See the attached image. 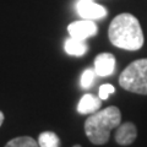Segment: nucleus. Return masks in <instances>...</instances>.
Masks as SVG:
<instances>
[{"label": "nucleus", "instance_id": "obj_12", "mask_svg": "<svg viewBox=\"0 0 147 147\" xmlns=\"http://www.w3.org/2000/svg\"><path fill=\"white\" fill-rule=\"evenodd\" d=\"M94 79H96V71L92 70V69H87L81 76V86L84 88H90L93 85Z\"/></svg>", "mask_w": 147, "mask_h": 147}, {"label": "nucleus", "instance_id": "obj_7", "mask_svg": "<svg viewBox=\"0 0 147 147\" xmlns=\"http://www.w3.org/2000/svg\"><path fill=\"white\" fill-rule=\"evenodd\" d=\"M115 70V57L112 53H100L94 59V71L98 76H110Z\"/></svg>", "mask_w": 147, "mask_h": 147}, {"label": "nucleus", "instance_id": "obj_8", "mask_svg": "<svg viewBox=\"0 0 147 147\" xmlns=\"http://www.w3.org/2000/svg\"><path fill=\"white\" fill-rule=\"evenodd\" d=\"M100 105H102V99L99 97L86 93L81 97L77 104V112L80 114H93L100 109Z\"/></svg>", "mask_w": 147, "mask_h": 147}, {"label": "nucleus", "instance_id": "obj_14", "mask_svg": "<svg viewBox=\"0 0 147 147\" xmlns=\"http://www.w3.org/2000/svg\"><path fill=\"white\" fill-rule=\"evenodd\" d=\"M4 119H5V117H4V113L0 110V126L3 125V123H4Z\"/></svg>", "mask_w": 147, "mask_h": 147}, {"label": "nucleus", "instance_id": "obj_2", "mask_svg": "<svg viewBox=\"0 0 147 147\" xmlns=\"http://www.w3.org/2000/svg\"><path fill=\"white\" fill-rule=\"evenodd\" d=\"M120 109L115 105H109L90 114L85 121V134L93 145H105L110 139V131L120 125Z\"/></svg>", "mask_w": 147, "mask_h": 147}, {"label": "nucleus", "instance_id": "obj_10", "mask_svg": "<svg viewBox=\"0 0 147 147\" xmlns=\"http://www.w3.org/2000/svg\"><path fill=\"white\" fill-rule=\"evenodd\" d=\"M39 147H60V139L53 131H43L38 136Z\"/></svg>", "mask_w": 147, "mask_h": 147}, {"label": "nucleus", "instance_id": "obj_13", "mask_svg": "<svg viewBox=\"0 0 147 147\" xmlns=\"http://www.w3.org/2000/svg\"><path fill=\"white\" fill-rule=\"evenodd\" d=\"M115 92V87H114L113 85H110V84H104L99 87V94H98V97L104 100V99H108V97L112 93H114Z\"/></svg>", "mask_w": 147, "mask_h": 147}, {"label": "nucleus", "instance_id": "obj_9", "mask_svg": "<svg viewBox=\"0 0 147 147\" xmlns=\"http://www.w3.org/2000/svg\"><path fill=\"white\" fill-rule=\"evenodd\" d=\"M65 52L69 55H74V57H82L87 50H88V45H87L84 40L76 39V38H69L65 40Z\"/></svg>", "mask_w": 147, "mask_h": 147}, {"label": "nucleus", "instance_id": "obj_4", "mask_svg": "<svg viewBox=\"0 0 147 147\" xmlns=\"http://www.w3.org/2000/svg\"><path fill=\"white\" fill-rule=\"evenodd\" d=\"M67 32L70 33L72 38L85 40L90 37H93L97 34L98 27L93 22V20H81V21H74L67 26Z\"/></svg>", "mask_w": 147, "mask_h": 147}, {"label": "nucleus", "instance_id": "obj_6", "mask_svg": "<svg viewBox=\"0 0 147 147\" xmlns=\"http://www.w3.org/2000/svg\"><path fill=\"white\" fill-rule=\"evenodd\" d=\"M137 139V129L136 125L131 121H126L117 127L114 140L120 146H129Z\"/></svg>", "mask_w": 147, "mask_h": 147}, {"label": "nucleus", "instance_id": "obj_3", "mask_svg": "<svg viewBox=\"0 0 147 147\" xmlns=\"http://www.w3.org/2000/svg\"><path fill=\"white\" fill-rule=\"evenodd\" d=\"M119 85L131 93L147 96V58L129 64L119 76Z\"/></svg>", "mask_w": 147, "mask_h": 147}, {"label": "nucleus", "instance_id": "obj_1", "mask_svg": "<svg viewBox=\"0 0 147 147\" xmlns=\"http://www.w3.org/2000/svg\"><path fill=\"white\" fill-rule=\"evenodd\" d=\"M108 37L114 47L130 52L141 49L145 42L139 20L129 12L119 13L113 18L108 28Z\"/></svg>", "mask_w": 147, "mask_h": 147}, {"label": "nucleus", "instance_id": "obj_5", "mask_svg": "<svg viewBox=\"0 0 147 147\" xmlns=\"http://www.w3.org/2000/svg\"><path fill=\"white\" fill-rule=\"evenodd\" d=\"M79 15L85 20H98L107 15V9L93 0H80L76 5Z\"/></svg>", "mask_w": 147, "mask_h": 147}, {"label": "nucleus", "instance_id": "obj_15", "mask_svg": "<svg viewBox=\"0 0 147 147\" xmlns=\"http://www.w3.org/2000/svg\"><path fill=\"white\" fill-rule=\"evenodd\" d=\"M72 147H82V146H81V145H79V144H77V145H74Z\"/></svg>", "mask_w": 147, "mask_h": 147}, {"label": "nucleus", "instance_id": "obj_11", "mask_svg": "<svg viewBox=\"0 0 147 147\" xmlns=\"http://www.w3.org/2000/svg\"><path fill=\"white\" fill-rule=\"evenodd\" d=\"M4 147H39V145L31 136H18L10 140Z\"/></svg>", "mask_w": 147, "mask_h": 147}]
</instances>
